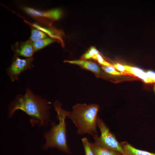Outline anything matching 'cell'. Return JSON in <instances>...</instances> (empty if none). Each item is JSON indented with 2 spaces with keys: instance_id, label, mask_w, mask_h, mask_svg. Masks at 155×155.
I'll return each instance as SVG.
<instances>
[{
  "instance_id": "obj_12",
  "label": "cell",
  "mask_w": 155,
  "mask_h": 155,
  "mask_svg": "<svg viewBox=\"0 0 155 155\" xmlns=\"http://www.w3.org/2000/svg\"><path fill=\"white\" fill-rule=\"evenodd\" d=\"M55 40L52 38H45L33 42V45L35 52L43 48Z\"/></svg>"
},
{
  "instance_id": "obj_1",
  "label": "cell",
  "mask_w": 155,
  "mask_h": 155,
  "mask_svg": "<svg viewBox=\"0 0 155 155\" xmlns=\"http://www.w3.org/2000/svg\"><path fill=\"white\" fill-rule=\"evenodd\" d=\"M51 103L47 100L36 95L29 89L24 95H19L10 104L9 115L11 117L15 112L21 110L29 116L32 126L36 124L45 126L50 120V106Z\"/></svg>"
},
{
  "instance_id": "obj_5",
  "label": "cell",
  "mask_w": 155,
  "mask_h": 155,
  "mask_svg": "<svg viewBox=\"0 0 155 155\" xmlns=\"http://www.w3.org/2000/svg\"><path fill=\"white\" fill-rule=\"evenodd\" d=\"M33 57L22 59L14 56L13 61L7 69V73L12 82L18 80L19 75L24 71L30 69L33 66L32 63Z\"/></svg>"
},
{
  "instance_id": "obj_3",
  "label": "cell",
  "mask_w": 155,
  "mask_h": 155,
  "mask_svg": "<svg viewBox=\"0 0 155 155\" xmlns=\"http://www.w3.org/2000/svg\"><path fill=\"white\" fill-rule=\"evenodd\" d=\"M54 106L57 113V118L59 123L57 124L54 122L51 123V129L44 135L46 142L43 148L47 149L49 148H55L63 152L70 154L66 139L65 121L67 117L66 111L62 108L61 104L58 101L54 102Z\"/></svg>"
},
{
  "instance_id": "obj_14",
  "label": "cell",
  "mask_w": 155,
  "mask_h": 155,
  "mask_svg": "<svg viewBox=\"0 0 155 155\" xmlns=\"http://www.w3.org/2000/svg\"><path fill=\"white\" fill-rule=\"evenodd\" d=\"M82 141L85 155H95L91 143L89 141L87 138L85 137L83 138L82 139Z\"/></svg>"
},
{
  "instance_id": "obj_10",
  "label": "cell",
  "mask_w": 155,
  "mask_h": 155,
  "mask_svg": "<svg viewBox=\"0 0 155 155\" xmlns=\"http://www.w3.org/2000/svg\"><path fill=\"white\" fill-rule=\"evenodd\" d=\"M126 71L133 75L142 80L146 83H151L154 82L147 76L146 72L138 68L128 65L124 66Z\"/></svg>"
},
{
  "instance_id": "obj_6",
  "label": "cell",
  "mask_w": 155,
  "mask_h": 155,
  "mask_svg": "<svg viewBox=\"0 0 155 155\" xmlns=\"http://www.w3.org/2000/svg\"><path fill=\"white\" fill-rule=\"evenodd\" d=\"M13 50L15 56H22L27 58L32 57L35 52L33 42L30 39L25 42L17 43L15 45Z\"/></svg>"
},
{
  "instance_id": "obj_18",
  "label": "cell",
  "mask_w": 155,
  "mask_h": 155,
  "mask_svg": "<svg viewBox=\"0 0 155 155\" xmlns=\"http://www.w3.org/2000/svg\"><path fill=\"white\" fill-rule=\"evenodd\" d=\"M112 65L115 69L121 73H123L125 71L124 66L117 63H113Z\"/></svg>"
},
{
  "instance_id": "obj_7",
  "label": "cell",
  "mask_w": 155,
  "mask_h": 155,
  "mask_svg": "<svg viewBox=\"0 0 155 155\" xmlns=\"http://www.w3.org/2000/svg\"><path fill=\"white\" fill-rule=\"evenodd\" d=\"M23 10L28 14L33 16L46 18L54 20L59 19L62 12L59 9H55L46 11H39L28 7L23 8Z\"/></svg>"
},
{
  "instance_id": "obj_17",
  "label": "cell",
  "mask_w": 155,
  "mask_h": 155,
  "mask_svg": "<svg viewBox=\"0 0 155 155\" xmlns=\"http://www.w3.org/2000/svg\"><path fill=\"white\" fill-rule=\"evenodd\" d=\"M92 59L97 61L98 63L102 66H108L113 65H112L105 61L100 54L94 55Z\"/></svg>"
},
{
  "instance_id": "obj_15",
  "label": "cell",
  "mask_w": 155,
  "mask_h": 155,
  "mask_svg": "<svg viewBox=\"0 0 155 155\" xmlns=\"http://www.w3.org/2000/svg\"><path fill=\"white\" fill-rule=\"evenodd\" d=\"M99 51L94 46H91L81 57V60H87L92 59L95 55L99 54Z\"/></svg>"
},
{
  "instance_id": "obj_8",
  "label": "cell",
  "mask_w": 155,
  "mask_h": 155,
  "mask_svg": "<svg viewBox=\"0 0 155 155\" xmlns=\"http://www.w3.org/2000/svg\"><path fill=\"white\" fill-rule=\"evenodd\" d=\"M64 62L78 65L82 68L89 71L97 77L101 76V71L98 65L95 63L87 60L81 59L64 61Z\"/></svg>"
},
{
  "instance_id": "obj_20",
  "label": "cell",
  "mask_w": 155,
  "mask_h": 155,
  "mask_svg": "<svg viewBox=\"0 0 155 155\" xmlns=\"http://www.w3.org/2000/svg\"><path fill=\"white\" fill-rule=\"evenodd\" d=\"M154 90H155V86H154Z\"/></svg>"
},
{
  "instance_id": "obj_13",
  "label": "cell",
  "mask_w": 155,
  "mask_h": 155,
  "mask_svg": "<svg viewBox=\"0 0 155 155\" xmlns=\"http://www.w3.org/2000/svg\"><path fill=\"white\" fill-rule=\"evenodd\" d=\"M47 35L44 32L36 28L31 29V33L30 39L32 42L46 38Z\"/></svg>"
},
{
  "instance_id": "obj_9",
  "label": "cell",
  "mask_w": 155,
  "mask_h": 155,
  "mask_svg": "<svg viewBox=\"0 0 155 155\" xmlns=\"http://www.w3.org/2000/svg\"><path fill=\"white\" fill-rule=\"evenodd\" d=\"M120 143L123 149V155H155V153L138 149L126 142Z\"/></svg>"
},
{
  "instance_id": "obj_4",
  "label": "cell",
  "mask_w": 155,
  "mask_h": 155,
  "mask_svg": "<svg viewBox=\"0 0 155 155\" xmlns=\"http://www.w3.org/2000/svg\"><path fill=\"white\" fill-rule=\"evenodd\" d=\"M97 124L100 130V135L99 137L97 135L93 137L94 142L104 147L118 152L123 155V149L121 143L111 132L104 122L98 117L97 118Z\"/></svg>"
},
{
  "instance_id": "obj_19",
  "label": "cell",
  "mask_w": 155,
  "mask_h": 155,
  "mask_svg": "<svg viewBox=\"0 0 155 155\" xmlns=\"http://www.w3.org/2000/svg\"><path fill=\"white\" fill-rule=\"evenodd\" d=\"M147 76L154 82H155V72L151 71H148L146 72Z\"/></svg>"
},
{
  "instance_id": "obj_2",
  "label": "cell",
  "mask_w": 155,
  "mask_h": 155,
  "mask_svg": "<svg viewBox=\"0 0 155 155\" xmlns=\"http://www.w3.org/2000/svg\"><path fill=\"white\" fill-rule=\"evenodd\" d=\"M99 109L97 104L78 103L73 107L71 111H66L67 117L75 125L78 134H88L94 137L98 135L97 120Z\"/></svg>"
},
{
  "instance_id": "obj_16",
  "label": "cell",
  "mask_w": 155,
  "mask_h": 155,
  "mask_svg": "<svg viewBox=\"0 0 155 155\" xmlns=\"http://www.w3.org/2000/svg\"><path fill=\"white\" fill-rule=\"evenodd\" d=\"M101 68L105 72L113 75H120L122 73L117 71L115 68L112 66H102Z\"/></svg>"
},
{
  "instance_id": "obj_11",
  "label": "cell",
  "mask_w": 155,
  "mask_h": 155,
  "mask_svg": "<svg viewBox=\"0 0 155 155\" xmlns=\"http://www.w3.org/2000/svg\"><path fill=\"white\" fill-rule=\"evenodd\" d=\"M91 144L95 155H122L121 153L102 146L94 142Z\"/></svg>"
}]
</instances>
